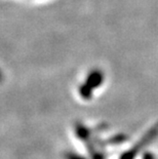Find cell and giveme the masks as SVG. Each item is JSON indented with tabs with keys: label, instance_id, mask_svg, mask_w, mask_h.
I'll return each instance as SVG.
<instances>
[{
	"label": "cell",
	"instance_id": "1",
	"mask_svg": "<svg viewBox=\"0 0 158 159\" xmlns=\"http://www.w3.org/2000/svg\"><path fill=\"white\" fill-rule=\"evenodd\" d=\"M145 159H152V156H150V155H146Z\"/></svg>",
	"mask_w": 158,
	"mask_h": 159
},
{
	"label": "cell",
	"instance_id": "2",
	"mask_svg": "<svg viewBox=\"0 0 158 159\" xmlns=\"http://www.w3.org/2000/svg\"><path fill=\"white\" fill-rule=\"evenodd\" d=\"M1 78H2V76H1V74H0V80H1Z\"/></svg>",
	"mask_w": 158,
	"mask_h": 159
}]
</instances>
